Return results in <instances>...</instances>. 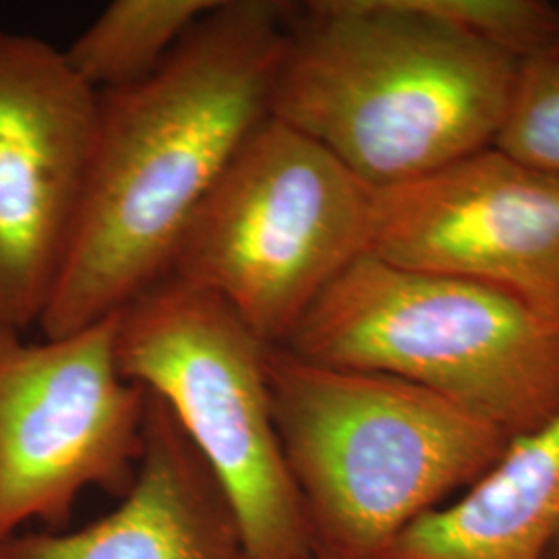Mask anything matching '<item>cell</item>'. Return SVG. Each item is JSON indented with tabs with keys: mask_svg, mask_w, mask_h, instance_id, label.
Listing matches in <instances>:
<instances>
[{
	"mask_svg": "<svg viewBox=\"0 0 559 559\" xmlns=\"http://www.w3.org/2000/svg\"><path fill=\"white\" fill-rule=\"evenodd\" d=\"M545 559H559V539L556 540V545L551 547V551H549V556Z\"/></svg>",
	"mask_w": 559,
	"mask_h": 559,
	"instance_id": "16",
	"label": "cell"
},
{
	"mask_svg": "<svg viewBox=\"0 0 559 559\" xmlns=\"http://www.w3.org/2000/svg\"><path fill=\"white\" fill-rule=\"evenodd\" d=\"M420 9L522 60L559 41V4L539 0H417Z\"/></svg>",
	"mask_w": 559,
	"mask_h": 559,
	"instance_id": "14",
	"label": "cell"
},
{
	"mask_svg": "<svg viewBox=\"0 0 559 559\" xmlns=\"http://www.w3.org/2000/svg\"><path fill=\"white\" fill-rule=\"evenodd\" d=\"M367 253L477 280L559 320V179L491 145L373 189Z\"/></svg>",
	"mask_w": 559,
	"mask_h": 559,
	"instance_id": "9",
	"label": "cell"
},
{
	"mask_svg": "<svg viewBox=\"0 0 559 559\" xmlns=\"http://www.w3.org/2000/svg\"><path fill=\"white\" fill-rule=\"evenodd\" d=\"M519 67L417 0L286 4L270 112L385 189L491 147Z\"/></svg>",
	"mask_w": 559,
	"mask_h": 559,
	"instance_id": "2",
	"label": "cell"
},
{
	"mask_svg": "<svg viewBox=\"0 0 559 559\" xmlns=\"http://www.w3.org/2000/svg\"><path fill=\"white\" fill-rule=\"evenodd\" d=\"M282 454L313 549L381 559L400 533L471 487L510 438L417 383L300 359L265 357Z\"/></svg>",
	"mask_w": 559,
	"mask_h": 559,
	"instance_id": "3",
	"label": "cell"
},
{
	"mask_svg": "<svg viewBox=\"0 0 559 559\" xmlns=\"http://www.w3.org/2000/svg\"><path fill=\"white\" fill-rule=\"evenodd\" d=\"M218 0H115L64 48V57L96 94L154 75Z\"/></svg>",
	"mask_w": 559,
	"mask_h": 559,
	"instance_id": "12",
	"label": "cell"
},
{
	"mask_svg": "<svg viewBox=\"0 0 559 559\" xmlns=\"http://www.w3.org/2000/svg\"><path fill=\"white\" fill-rule=\"evenodd\" d=\"M559 539V413L512 438L459 500L400 533L381 559H545Z\"/></svg>",
	"mask_w": 559,
	"mask_h": 559,
	"instance_id": "11",
	"label": "cell"
},
{
	"mask_svg": "<svg viewBox=\"0 0 559 559\" xmlns=\"http://www.w3.org/2000/svg\"><path fill=\"white\" fill-rule=\"evenodd\" d=\"M100 94L64 50L0 27V325L38 328L80 224Z\"/></svg>",
	"mask_w": 559,
	"mask_h": 559,
	"instance_id": "8",
	"label": "cell"
},
{
	"mask_svg": "<svg viewBox=\"0 0 559 559\" xmlns=\"http://www.w3.org/2000/svg\"><path fill=\"white\" fill-rule=\"evenodd\" d=\"M261 342L224 302L166 276L119 313L120 376L156 394L233 501L253 559L313 549L282 454Z\"/></svg>",
	"mask_w": 559,
	"mask_h": 559,
	"instance_id": "6",
	"label": "cell"
},
{
	"mask_svg": "<svg viewBox=\"0 0 559 559\" xmlns=\"http://www.w3.org/2000/svg\"><path fill=\"white\" fill-rule=\"evenodd\" d=\"M299 559H357V558H344V556H334V554H325V551H318V549H311L309 554H305Z\"/></svg>",
	"mask_w": 559,
	"mask_h": 559,
	"instance_id": "15",
	"label": "cell"
},
{
	"mask_svg": "<svg viewBox=\"0 0 559 559\" xmlns=\"http://www.w3.org/2000/svg\"><path fill=\"white\" fill-rule=\"evenodd\" d=\"M278 348L417 383L510 440L559 413V320L496 286L373 253L338 274Z\"/></svg>",
	"mask_w": 559,
	"mask_h": 559,
	"instance_id": "4",
	"label": "cell"
},
{
	"mask_svg": "<svg viewBox=\"0 0 559 559\" xmlns=\"http://www.w3.org/2000/svg\"><path fill=\"white\" fill-rule=\"evenodd\" d=\"M373 189L276 117L242 141L187 226L168 276L224 300L267 346L369 251Z\"/></svg>",
	"mask_w": 559,
	"mask_h": 559,
	"instance_id": "5",
	"label": "cell"
},
{
	"mask_svg": "<svg viewBox=\"0 0 559 559\" xmlns=\"http://www.w3.org/2000/svg\"><path fill=\"white\" fill-rule=\"evenodd\" d=\"M133 487L80 531H21L0 559H253L237 510L173 411L147 392Z\"/></svg>",
	"mask_w": 559,
	"mask_h": 559,
	"instance_id": "10",
	"label": "cell"
},
{
	"mask_svg": "<svg viewBox=\"0 0 559 559\" xmlns=\"http://www.w3.org/2000/svg\"><path fill=\"white\" fill-rule=\"evenodd\" d=\"M493 147L559 179V41L520 62Z\"/></svg>",
	"mask_w": 559,
	"mask_h": 559,
	"instance_id": "13",
	"label": "cell"
},
{
	"mask_svg": "<svg viewBox=\"0 0 559 559\" xmlns=\"http://www.w3.org/2000/svg\"><path fill=\"white\" fill-rule=\"evenodd\" d=\"M117 332L119 313L41 342L0 325V543L64 531L87 489L133 487L147 390L120 376Z\"/></svg>",
	"mask_w": 559,
	"mask_h": 559,
	"instance_id": "7",
	"label": "cell"
},
{
	"mask_svg": "<svg viewBox=\"0 0 559 559\" xmlns=\"http://www.w3.org/2000/svg\"><path fill=\"white\" fill-rule=\"evenodd\" d=\"M286 2L218 0L160 69L100 94L80 224L41 316L59 338L127 309L168 276L187 226L272 112Z\"/></svg>",
	"mask_w": 559,
	"mask_h": 559,
	"instance_id": "1",
	"label": "cell"
}]
</instances>
